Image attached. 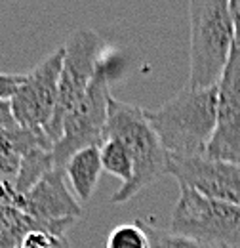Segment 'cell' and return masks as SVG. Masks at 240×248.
I'll list each match as a JSON object with an SVG mask.
<instances>
[{
  "instance_id": "16",
  "label": "cell",
  "mask_w": 240,
  "mask_h": 248,
  "mask_svg": "<svg viewBox=\"0 0 240 248\" xmlns=\"http://www.w3.org/2000/svg\"><path fill=\"white\" fill-rule=\"evenodd\" d=\"M23 80H25V75H8V73H0V99L12 101V97L19 92Z\"/></svg>"
},
{
  "instance_id": "2",
  "label": "cell",
  "mask_w": 240,
  "mask_h": 248,
  "mask_svg": "<svg viewBox=\"0 0 240 248\" xmlns=\"http://www.w3.org/2000/svg\"><path fill=\"white\" fill-rule=\"evenodd\" d=\"M117 140L120 141L134 162V178L128 186H120L113 195V202H126L141 189L150 186L160 176L168 174L170 155L162 147L156 132L145 117V111L111 97L109 101V117L103 130V141ZM101 141V143H103Z\"/></svg>"
},
{
  "instance_id": "4",
  "label": "cell",
  "mask_w": 240,
  "mask_h": 248,
  "mask_svg": "<svg viewBox=\"0 0 240 248\" xmlns=\"http://www.w3.org/2000/svg\"><path fill=\"white\" fill-rule=\"evenodd\" d=\"M170 229L208 248H240V206L211 201L180 186Z\"/></svg>"
},
{
  "instance_id": "18",
  "label": "cell",
  "mask_w": 240,
  "mask_h": 248,
  "mask_svg": "<svg viewBox=\"0 0 240 248\" xmlns=\"http://www.w3.org/2000/svg\"><path fill=\"white\" fill-rule=\"evenodd\" d=\"M229 12L233 19V31H235V48L240 50V0L229 2Z\"/></svg>"
},
{
  "instance_id": "3",
  "label": "cell",
  "mask_w": 240,
  "mask_h": 248,
  "mask_svg": "<svg viewBox=\"0 0 240 248\" xmlns=\"http://www.w3.org/2000/svg\"><path fill=\"white\" fill-rule=\"evenodd\" d=\"M189 84L191 88L217 86L231 52L235 31L227 0H193L189 4Z\"/></svg>"
},
{
  "instance_id": "8",
  "label": "cell",
  "mask_w": 240,
  "mask_h": 248,
  "mask_svg": "<svg viewBox=\"0 0 240 248\" xmlns=\"http://www.w3.org/2000/svg\"><path fill=\"white\" fill-rule=\"evenodd\" d=\"M17 206L36 219L50 235L65 237V231L82 216V206L69 193L63 168L50 170L25 195L17 197Z\"/></svg>"
},
{
  "instance_id": "15",
  "label": "cell",
  "mask_w": 240,
  "mask_h": 248,
  "mask_svg": "<svg viewBox=\"0 0 240 248\" xmlns=\"http://www.w3.org/2000/svg\"><path fill=\"white\" fill-rule=\"evenodd\" d=\"M19 248H69V241L44 231H32L23 239Z\"/></svg>"
},
{
  "instance_id": "17",
  "label": "cell",
  "mask_w": 240,
  "mask_h": 248,
  "mask_svg": "<svg viewBox=\"0 0 240 248\" xmlns=\"http://www.w3.org/2000/svg\"><path fill=\"white\" fill-rule=\"evenodd\" d=\"M14 126H17V123L14 119V113H12V103L0 99V132L14 128Z\"/></svg>"
},
{
  "instance_id": "9",
  "label": "cell",
  "mask_w": 240,
  "mask_h": 248,
  "mask_svg": "<svg viewBox=\"0 0 240 248\" xmlns=\"http://www.w3.org/2000/svg\"><path fill=\"white\" fill-rule=\"evenodd\" d=\"M168 174L180 186L191 187L198 195L240 206V164L215 160L210 156L174 158L170 156Z\"/></svg>"
},
{
  "instance_id": "10",
  "label": "cell",
  "mask_w": 240,
  "mask_h": 248,
  "mask_svg": "<svg viewBox=\"0 0 240 248\" xmlns=\"http://www.w3.org/2000/svg\"><path fill=\"white\" fill-rule=\"evenodd\" d=\"M206 156L240 164V50L233 48L217 84V121Z\"/></svg>"
},
{
  "instance_id": "11",
  "label": "cell",
  "mask_w": 240,
  "mask_h": 248,
  "mask_svg": "<svg viewBox=\"0 0 240 248\" xmlns=\"http://www.w3.org/2000/svg\"><path fill=\"white\" fill-rule=\"evenodd\" d=\"M101 170H103V164H101L99 145H90L76 151L63 166L65 178L71 182L76 197L84 202L91 199L99 182Z\"/></svg>"
},
{
  "instance_id": "14",
  "label": "cell",
  "mask_w": 240,
  "mask_h": 248,
  "mask_svg": "<svg viewBox=\"0 0 240 248\" xmlns=\"http://www.w3.org/2000/svg\"><path fill=\"white\" fill-rule=\"evenodd\" d=\"M107 248H150V245L141 221L135 219L134 223L117 225L107 237Z\"/></svg>"
},
{
  "instance_id": "13",
  "label": "cell",
  "mask_w": 240,
  "mask_h": 248,
  "mask_svg": "<svg viewBox=\"0 0 240 248\" xmlns=\"http://www.w3.org/2000/svg\"><path fill=\"white\" fill-rule=\"evenodd\" d=\"M139 221L149 237L150 248H208L202 243L189 239L185 235H180L172 229H162V227L154 225L150 219H139Z\"/></svg>"
},
{
  "instance_id": "1",
  "label": "cell",
  "mask_w": 240,
  "mask_h": 248,
  "mask_svg": "<svg viewBox=\"0 0 240 248\" xmlns=\"http://www.w3.org/2000/svg\"><path fill=\"white\" fill-rule=\"evenodd\" d=\"M145 117L162 147L174 158L206 155L217 121V86H185Z\"/></svg>"
},
{
  "instance_id": "7",
  "label": "cell",
  "mask_w": 240,
  "mask_h": 248,
  "mask_svg": "<svg viewBox=\"0 0 240 248\" xmlns=\"http://www.w3.org/2000/svg\"><path fill=\"white\" fill-rule=\"evenodd\" d=\"M63 60L65 48L61 46L25 75L19 92L10 101L14 119L19 126L44 132L50 126L58 105Z\"/></svg>"
},
{
  "instance_id": "6",
  "label": "cell",
  "mask_w": 240,
  "mask_h": 248,
  "mask_svg": "<svg viewBox=\"0 0 240 248\" xmlns=\"http://www.w3.org/2000/svg\"><path fill=\"white\" fill-rule=\"evenodd\" d=\"M65 60L61 69L58 105L50 126L46 128L48 138L58 143L61 136V126L69 111L88 90L101 63L109 58V46L101 34L91 29H78L65 42Z\"/></svg>"
},
{
  "instance_id": "12",
  "label": "cell",
  "mask_w": 240,
  "mask_h": 248,
  "mask_svg": "<svg viewBox=\"0 0 240 248\" xmlns=\"http://www.w3.org/2000/svg\"><path fill=\"white\" fill-rule=\"evenodd\" d=\"M99 153L103 170L122 180V186H128L134 178V162L128 149L117 140H105L99 145Z\"/></svg>"
},
{
  "instance_id": "5",
  "label": "cell",
  "mask_w": 240,
  "mask_h": 248,
  "mask_svg": "<svg viewBox=\"0 0 240 248\" xmlns=\"http://www.w3.org/2000/svg\"><path fill=\"white\" fill-rule=\"evenodd\" d=\"M111 63L109 58L101 63L88 90L65 117L60 140L54 145V160L58 168H63L76 151L90 145H101L109 117V101L113 97L109 93V82L113 78Z\"/></svg>"
}]
</instances>
